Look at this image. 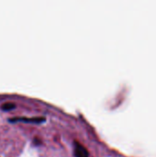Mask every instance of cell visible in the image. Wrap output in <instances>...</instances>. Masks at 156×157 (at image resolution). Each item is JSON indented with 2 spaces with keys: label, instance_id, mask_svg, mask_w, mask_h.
I'll list each match as a JSON object with an SVG mask.
<instances>
[{
  "label": "cell",
  "instance_id": "cell-3",
  "mask_svg": "<svg viewBox=\"0 0 156 157\" xmlns=\"http://www.w3.org/2000/svg\"><path fill=\"white\" fill-rule=\"evenodd\" d=\"M14 109H16V105L14 103H11V102L5 103L1 106V109L4 111H9V110Z\"/></svg>",
  "mask_w": 156,
  "mask_h": 157
},
{
  "label": "cell",
  "instance_id": "cell-2",
  "mask_svg": "<svg viewBox=\"0 0 156 157\" xmlns=\"http://www.w3.org/2000/svg\"><path fill=\"white\" fill-rule=\"evenodd\" d=\"M74 147V155L75 157H88V152L87 150L80 144L75 143Z\"/></svg>",
  "mask_w": 156,
  "mask_h": 157
},
{
  "label": "cell",
  "instance_id": "cell-1",
  "mask_svg": "<svg viewBox=\"0 0 156 157\" xmlns=\"http://www.w3.org/2000/svg\"><path fill=\"white\" fill-rule=\"evenodd\" d=\"M45 119L43 117H36V118H26V117H16L13 119H9L8 121L9 122H18V121H22V122H31V123H40L42 121H44Z\"/></svg>",
  "mask_w": 156,
  "mask_h": 157
}]
</instances>
